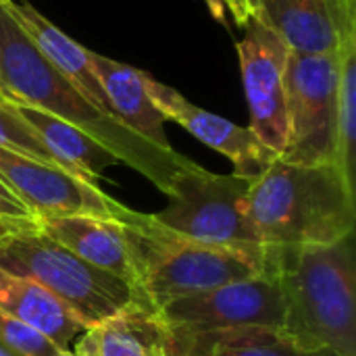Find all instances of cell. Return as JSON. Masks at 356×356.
<instances>
[{"mask_svg": "<svg viewBox=\"0 0 356 356\" xmlns=\"http://www.w3.org/2000/svg\"><path fill=\"white\" fill-rule=\"evenodd\" d=\"M250 181L236 173L207 171L188 159L169 179L167 207L152 217L184 238L246 254L265 275V250L248 215Z\"/></svg>", "mask_w": 356, "mask_h": 356, "instance_id": "obj_6", "label": "cell"}, {"mask_svg": "<svg viewBox=\"0 0 356 356\" xmlns=\"http://www.w3.org/2000/svg\"><path fill=\"white\" fill-rule=\"evenodd\" d=\"M69 356H75V355H73V353H71V350H69Z\"/></svg>", "mask_w": 356, "mask_h": 356, "instance_id": "obj_30", "label": "cell"}, {"mask_svg": "<svg viewBox=\"0 0 356 356\" xmlns=\"http://www.w3.org/2000/svg\"><path fill=\"white\" fill-rule=\"evenodd\" d=\"M236 44L250 111L248 129L263 146L282 156L288 142L286 115V63L290 48L267 27L250 21Z\"/></svg>", "mask_w": 356, "mask_h": 356, "instance_id": "obj_10", "label": "cell"}, {"mask_svg": "<svg viewBox=\"0 0 356 356\" xmlns=\"http://www.w3.org/2000/svg\"><path fill=\"white\" fill-rule=\"evenodd\" d=\"M0 346L17 356H56L63 353L44 334L0 311Z\"/></svg>", "mask_w": 356, "mask_h": 356, "instance_id": "obj_22", "label": "cell"}, {"mask_svg": "<svg viewBox=\"0 0 356 356\" xmlns=\"http://www.w3.org/2000/svg\"><path fill=\"white\" fill-rule=\"evenodd\" d=\"M338 67L340 52H290L284 77L288 142L280 159L296 165L336 163Z\"/></svg>", "mask_w": 356, "mask_h": 356, "instance_id": "obj_8", "label": "cell"}, {"mask_svg": "<svg viewBox=\"0 0 356 356\" xmlns=\"http://www.w3.org/2000/svg\"><path fill=\"white\" fill-rule=\"evenodd\" d=\"M38 229L90 265L127 282L138 292L136 257L123 221L90 215L42 217L38 219Z\"/></svg>", "mask_w": 356, "mask_h": 356, "instance_id": "obj_13", "label": "cell"}, {"mask_svg": "<svg viewBox=\"0 0 356 356\" xmlns=\"http://www.w3.org/2000/svg\"><path fill=\"white\" fill-rule=\"evenodd\" d=\"M56 356H69V350H65V353H58Z\"/></svg>", "mask_w": 356, "mask_h": 356, "instance_id": "obj_27", "label": "cell"}, {"mask_svg": "<svg viewBox=\"0 0 356 356\" xmlns=\"http://www.w3.org/2000/svg\"><path fill=\"white\" fill-rule=\"evenodd\" d=\"M2 232H6V229H4V227H2V225H0V234H2Z\"/></svg>", "mask_w": 356, "mask_h": 356, "instance_id": "obj_29", "label": "cell"}, {"mask_svg": "<svg viewBox=\"0 0 356 356\" xmlns=\"http://www.w3.org/2000/svg\"><path fill=\"white\" fill-rule=\"evenodd\" d=\"M252 21L273 31L290 52L338 54L356 35V0H254Z\"/></svg>", "mask_w": 356, "mask_h": 356, "instance_id": "obj_11", "label": "cell"}, {"mask_svg": "<svg viewBox=\"0 0 356 356\" xmlns=\"http://www.w3.org/2000/svg\"><path fill=\"white\" fill-rule=\"evenodd\" d=\"M0 267L46 288L86 327L113 317L134 300L144 302L127 282L90 265L38 225L0 234Z\"/></svg>", "mask_w": 356, "mask_h": 356, "instance_id": "obj_5", "label": "cell"}, {"mask_svg": "<svg viewBox=\"0 0 356 356\" xmlns=\"http://www.w3.org/2000/svg\"><path fill=\"white\" fill-rule=\"evenodd\" d=\"M204 4H207V8L211 10V15H213L215 21L227 25V8H225L223 0H204Z\"/></svg>", "mask_w": 356, "mask_h": 356, "instance_id": "obj_25", "label": "cell"}, {"mask_svg": "<svg viewBox=\"0 0 356 356\" xmlns=\"http://www.w3.org/2000/svg\"><path fill=\"white\" fill-rule=\"evenodd\" d=\"M6 10L15 17V21L25 29V33L33 40V44L44 52V56L56 67V71L98 111L104 115L117 119L111 111V104L100 88V81L96 79L88 50L71 40L65 31H60L54 23H50L40 10H35L27 2H13L4 4Z\"/></svg>", "mask_w": 356, "mask_h": 356, "instance_id": "obj_16", "label": "cell"}, {"mask_svg": "<svg viewBox=\"0 0 356 356\" xmlns=\"http://www.w3.org/2000/svg\"><path fill=\"white\" fill-rule=\"evenodd\" d=\"M0 311L44 334L63 353L88 327L46 288L0 267Z\"/></svg>", "mask_w": 356, "mask_h": 356, "instance_id": "obj_17", "label": "cell"}, {"mask_svg": "<svg viewBox=\"0 0 356 356\" xmlns=\"http://www.w3.org/2000/svg\"><path fill=\"white\" fill-rule=\"evenodd\" d=\"M356 152V35L340 48L338 67V115H336V163L355 184Z\"/></svg>", "mask_w": 356, "mask_h": 356, "instance_id": "obj_20", "label": "cell"}, {"mask_svg": "<svg viewBox=\"0 0 356 356\" xmlns=\"http://www.w3.org/2000/svg\"><path fill=\"white\" fill-rule=\"evenodd\" d=\"M0 179L38 219L90 215L127 221L134 215V209L104 194L98 184L6 148H0Z\"/></svg>", "mask_w": 356, "mask_h": 356, "instance_id": "obj_9", "label": "cell"}, {"mask_svg": "<svg viewBox=\"0 0 356 356\" xmlns=\"http://www.w3.org/2000/svg\"><path fill=\"white\" fill-rule=\"evenodd\" d=\"M0 94L13 104L38 108L77 127L163 194L171 175L188 161L175 150L156 148L90 104L44 56L6 6H0Z\"/></svg>", "mask_w": 356, "mask_h": 356, "instance_id": "obj_1", "label": "cell"}, {"mask_svg": "<svg viewBox=\"0 0 356 356\" xmlns=\"http://www.w3.org/2000/svg\"><path fill=\"white\" fill-rule=\"evenodd\" d=\"M75 356H171L169 332L156 311L140 300L88 327L71 350Z\"/></svg>", "mask_w": 356, "mask_h": 356, "instance_id": "obj_14", "label": "cell"}, {"mask_svg": "<svg viewBox=\"0 0 356 356\" xmlns=\"http://www.w3.org/2000/svg\"><path fill=\"white\" fill-rule=\"evenodd\" d=\"M265 275L284 296L282 330L307 348L356 356L355 234L334 244L300 246L273 257Z\"/></svg>", "mask_w": 356, "mask_h": 356, "instance_id": "obj_3", "label": "cell"}, {"mask_svg": "<svg viewBox=\"0 0 356 356\" xmlns=\"http://www.w3.org/2000/svg\"><path fill=\"white\" fill-rule=\"evenodd\" d=\"M248 215L267 267L280 252L353 236L356 186L336 163L296 165L277 156L250 181Z\"/></svg>", "mask_w": 356, "mask_h": 356, "instance_id": "obj_2", "label": "cell"}, {"mask_svg": "<svg viewBox=\"0 0 356 356\" xmlns=\"http://www.w3.org/2000/svg\"><path fill=\"white\" fill-rule=\"evenodd\" d=\"M4 4H8V0H0V6H4Z\"/></svg>", "mask_w": 356, "mask_h": 356, "instance_id": "obj_28", "label": "cell"}, {"mask_svg": "<svg viewBox=\"0 0 356 356\" xmlns=\"http://www.w3.org/2000/svg\"><path fill=\"white\" fill-rule=\"evenodd\" d=\"M0 225L4 229L35 227L38 217L17 198V194L0 179Z\"/></svg>", "mask_w": 356, "mask_h": 356, "instance_id": "obj_23", "label": "cell"}, {"mask_svg": "<svg viewBox=\"0 0 356 356\" xmlns=\"http://www.w3.org/2000/svg\"><path fill=\"white\" fill-rule=\"evenodd\" d=\"M13 106L69 173L90 184H98L106 167L119 165V161L104 146H100L96 140H92L77 127L52 115H46L38 108L19 106V104Z\"/></svg>", "mask_w": 356, "mask_h": 356, "instance_id": "obj_18", "label": "cell"}, {"mask_svg": "<svg viewBox=\"0 0 356 356\" xmlns=\"http://www.w3.org/2000/svg\"><path fill=\"white\" fill-rule=\"evenodd\" d=\"M0 356H17V355H13L10 350H6L4 346H0Z\"/></svg>", "mask_w": 356, "mask_h": 356, "instance_id": "obj_26", "label": "cell"}, {"mask_svg": "<svg viewBox=\"0 0 356 356\" xmlns=\"http://www.w3.org/2000/svg\"><path fill=\"white\" fill-rule=\"evenodd\" d=\"M123 223L136 257L138 292L154 311L175 298L263 275V267L246 254L184 238L152 215L134 211Z\"/></svg>", "mask_w": 356, "mask_h": 356, "instance_id": "obj_4", "label": "cell"}, {"mask_svg": "<svg viewBox=\"0 0 356 356\" xmlns=\"http://www.w3.org/2000/svg\"><path fill=\"white\" fill-rule=\"evenodd\" d=\"M0 148L13 150L17 154L29 156V159L40 161V163H46V165H52V167L67 171L58 163V159L44 146V142L38 138V134L23 121V117L17 113V108L2 94H0Z\"/></svg>", "mask_w": 356, "mask_h": 356, "instance_id": "obj_21", "label": "cell"}, {"mask_svg": "<svg viewBox=\"0 0 356 356\" xmlns=\"http://www.w3.org/2000/svg\"><path fill=\"white\" fill-rule=\"evenodd\" d=\"M156 315L169 332L171 356H204V344L221 332L282 327L284 296L275 277L259 275L169 300Z\"/></svg>", "mask_w": 356, "mask_h": 356, "instance_id": "obj_7", "label": "cell"}, {"mask_svg": "<svg viewBox=\"0 0 356 356\" xmlns=\"http://www.w3.org/2000/svg\"><path fill=\"white\" fill-rule=\"evenodd\" d=\"M204 356H336L323 348H307L282 327H238L213 336Z\"/></svg>", "mask_w": 356, "mask_h": 356, "instance_id": "obj_19", "label": "cell"}, {"mask_svg": "<svg viewBox=\"0 0 356 356\" xmlns=\"http://www.w3.org/2000/svg\"><path fill=\"white\" fill-rule=\"evenodd\" d=\"M144 88L165 121L181 125L196 140L227 156L234 163L236 175L254 179L277 159V154L263 146L248 127L236 125L221 115L192 104L175 88L156 81L148 73H144Z\"/></svg>", "mask_w": 356, "mask_h": 356, "instance_id": "obj_12", "label": "cell"}, {"mask_svg": "<svg viewBox=\"0 0 356 356\" xmlns=\"http://www.w3.org/2000/svg\"><path fill=\"white\" fill-rule=\"evenodd\" d=\"M227 13L234 17L238 27H246L252 21L254 13V0H223Z\"/></svg>", "mask_w": 356, "mask_h": 356, "instance_id": "obj_24", "label": "cell"}, {"mask_svg": "<svg viewBox=\"0 0 356 356\" xmlns=\"http://www.w3.org/2000/svg\"><path fill=\"white\" fill-rule=\"evenodd\" d=\"M88 58L113 115L156 148L173 150L165 134V117L144 88V71L90 50Z\"/></svg>", "mask_w": 356, "mask_h": 356, "instance_id": "obj_15", "label": "cell"}]
</instances>
